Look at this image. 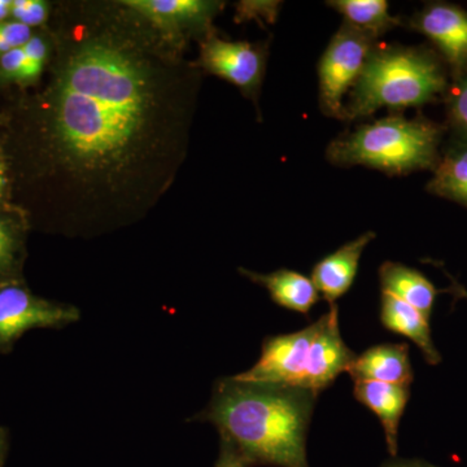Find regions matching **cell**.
<instances>
[{"mask_svg":"<svg viewBox=\"0 0 467 467\" xmlns=\"http://www.w3.org/2000/svg\"><path fill=\"white\" fill-rule=\"evenodd\" d=\"M353 380L410 386L414 379L407 343L378 344L358 356L348 371Z\"/></svg>","mask_w":467,"mask_h":467,"instance_id":"cell-14","label":"cell"},{"mask_svg":"<svg viewBox=\"0 0 467 467\" xmlns=\"http://www.w3.org/2000/svg\"><path fill=\"white\" fill-rule=\"evenodd\" d=\"M376 239V233L368 232L355 241L347 243L334 254L316 264L312 270V282L317 288L319 296L330 306L337 304L355 282L362 254L368 243Z\"/></svg>","mask_w":467,"mask_h":467,"instance_id":"cell-12","label":"cell"},{"mask_svg":"<svg viewBox=\"0 0 467 467\" xmlns=\"http://www.w3.org/2000/svg\"><path fill=\"white\" fill-rule=\"evenodd\" d=\"M32 38V27L17 21L0 23V57L5 52L24 47Z\"/></svg>","mask_w":467,"mask_h":467,"instance_id":"cell-24","label":"cell"},{"mask_svg":"<svg viewBox=\"0 0 467 467\" xmlns=\"http://www.w3.org/2000/svg\"><path fill=\"white\" fill-rule=\"evenodd\" d=\"M12 0H0V23L11 16Z\"/></svg>","mask_w":467,"mask_h":467,"instance_id":"cell-30","label":"cell"},{"mask_svg":"<svg viewBox=\"0 0 467 467\" xmlns=\"http://www.w3.org/2000/svg\"><path fill=\"white\" fill-rule=\"evenodd\" d=\"M427 192L467 207V144L454 143L441 156Z\"/></svg>","mask_w":467,"mask_h":467,"instance_id":"cell-18","label":"cell"},{"mask_svg":"<svg viewBox=\"0 0 467 467\" xmlns=\"http://www.w3.org/2000/svg\"><path fill=\"white\" fill-rule=\"evenodd\" d=\"M411 29L430 39L454 81L467 75V11L451 3H429L410 20Z\"/></svg>","mask_w":467,"mask_h":467,"instance_id":"cell-8","label":"cell"},{"mask_svg":"<svg viewBox=\"0 0 467 467\" xmlns=\"http://www.w3.org/2000/svg\"><path fill=\"white\" fill-rule=\"evenodd\" d=\"M444 128L429 119L389 116L335 140L327 149L333 164L365 165L389 174L434 169Z\"/></svg>","mask_w":467,"mask_h":467,"instance_id":"cell-4","label":"cell"},{"mask_svg":"<svg viewBox=\"0 0 467 467\" xmlns=\"http://www.w3.org/2000/svg\"><path fill=\"white\" fill-rule=\"evenodd\" d=\"M214 467H250L248 463L243 460L239 451L234 448L232 442L226 439L220 438V453Z\"/></svg>","mask_w":467,"mask_h":467,"instance_id":"cell-26","label":"cell"},{"mask_svg":"<svg viewBox=\"0 0 467 467\" xmlns=\"http://www.w3.org/2000/svg\"><path fill=\"white\" fill-rule=\"evenodd\" d=\"M48 9L42 0H12L11 17L23 26H39L47 21Z\"/></svg>","mask_w":467,"mask_h":467,"instance_id":"cell-23","label":"cell"},{"mask_svg":"<svg viewBox=\"0 0 467 467\" xmlns=\"http://www.w3.org/2000/svg\"><path fill=\"white\" fill-rule=\"evenodd\" d=\"M79 310L32 294L21 282L0 285V353H9L27 331L75 324Z\"/></svg>","mask_w":467,"mask_h":467,"instance_id":"cell-6","label":"cell"},{"mask_svg":"<svg viewBox=\"0 0 467 467\" xmlns=\"http://www.w3.org/2000/svg\"><path fill=\"white\" fill-rule=\"evenodd\" d=\"M317 321L296 333L267 337L263 343L259 361L236 374L247 382L282 384L301 387L308 368L310 347L317 333Z\"/></svg>","mask_w":467,"mask_h":467,"instance_id":"cell-7","label":"cell"},{"mask_svg":"<svg viewBox=\"0 0 467 467\" xmlns=\"http://www.w3.org/2000/svg\"><path fill=\"white\" fill-rule=\"evenodd\" d=\"M317 398L301 387L223 378L193 420L216 426L250 467H310L306 435Z\"/></svg>","mask_w":467,"mask_h":467,"instance_id":"cell-2","label":"cell"},{"mask_svg":"<svg viewBox=\"0 0 467 467\" xmlns=\"http://www.w3.org/2000/svg\"><path fill=\"white\" fill-rule=\"evenodd\" d=\"M26 54L23 73H21L20 84H33L41 77L43 69L48 58V45L41 36H33V38L23 47Z\"/></svg>","mask_w":467,"mask_h":467,"instance_id":"cell-22","label":"cell"},{"mask_svg":"<svg viewBox=\"0 0 467 467\" xmlns=\"http://www.w3.org/2000/svg\"><path fill=\"white\" fill-rule=\"evenodd\" d=\"M379 281L382 292L413 306L427 319L431 317L439 291L420 270L386 261L379 269Z\"/></svg>","mask_w":467,"mask_h":467,"instance_id":"cell-17","label":"cell"},{"mask_svg":"<svg viewBox=\"0 0 467 467\" xmlns=\"http://www.w3.org/2000/svg\"><path fill=\"white\" fill-rule=\"evenodd\" d=\"M26 232L21 218L0 212V285L21 282Z\"/></svg>","mask_w":467,"mask_h":467,"instance_id":"cell-20","label":"cell"},{"mask_svg":"<svg viewBox=\"0 0 467 467\" xmlns=\"http://www.w3.org/2000/svg\"><path fill=\"white\" fill-rule=\"evenodd\" d=\"M39 104L43 168L70 234L137 223L186 160L199 72L122 2L69 5Z\"/></svg>","mask_w":467,"mask_h":467,"instance_id":"cell-1","label":"cell"},{"mask_svg":"<svg viewBox=\"0 0 467 467\" xmlns=\"http://www.w3.org/2000/svg\"><path fill=\"white\" fill-rule=\"evenodd\" d=\"M318 328L310 347L308 368L303 380V389L321 393L348 371L358 356L344 343L339 328V310L337 304L330 306L326 315L317 319Z\"/></svg>","mask_w":467,"mask_h":467,"instance_id":"cell-9","label":"cell"},{"mask_svg":"<svg viewBox=\"0 0 467 467\" xmlns=\"http://www.w3.org/2000/svg\"><path fill=\"white\" fill-rule=\"evenodd\" d=\"M199 67L250 95L259 88L263 79L265 54L251 43L227 42L209 36L202 45Z\"/></svg>","mask_w":467,"mask_h":467,"instance_id":"cell-10","label":"cell"},{"mask_svg":"<svg viewBox=\"0 0 467 467\" xmlns=\"http://www.w3.org/2000/svg\"><path fill=\"white\" fill-rule=\"evenodd\" d=\"M447 90V67L434 51L376 46L344 106V119H362L383 107H420L439 99Z\"/></svg>","mask_w":467,"mask_h":467,"instance_id":"cell-3","label":"cell"},{"mask_svg":"<svg viewBox=\"0 0 467 467\" xmlns=\"http://www.w3.org/2000/svg\"><path fill=\"white\" fill-rule=\"evenodd\" d=\"M327 5L344 17V23L379 38L382 34L399 26L389 15L386 0H333Z\"/></svg>","mask_w":467,"mask_h":467,"instance_id":"cell-19","label":"cell"},{"mask_svg":"<svg viewBox=\"0 0 467 467\" xmlns=\"http://www.w3.org/2000/svg\"><path fill=\"white\" fill-rule=\"evenodd\" d=\"M353 395L359 404L370 409L382 423L389 454H398L399 425L407 408L410 389L374 380H355Z\"/></svg>","mask_w":467,"mask_h":467,"instance_id":"cell-13","label":"cell"},{"mask_svg":"<svg viewBox=\"0 0 467 467\" xmlns=\"http://www.w3.org/2000/svg\"><path fill=\"white\" fill-rule=\"evenodd\" d=\"M239 272L254 284L266 288L272 300L282 308L308 315L321 299L312 279L294 270L281 269L270 275H259L245 269H239Z\"/></svg>","mask_w":467,"mask_h":467,"instance_id":"cell-16","label":"cell"},{"mask_svg":"<svg viewBox=\"0 0 467 467\" xmlns=\"http://www.w3.org/2000/svg\"><path fill=\"white\" fill-rule=\"evenodd\" d=\"M382 467H436L431 465V463L425 462V461L420 460H402L396 459L393 457L392 460L386 461L383 463Z\"/></svg>","mask_w":467,"mask_h":467,"instance_id":"cell-27","label":"cell"},{"mask_svg":"<svg viewBox=\"0 0 467 467\" xmlns=\"http://www.w3.org/2000/svg\"><path fill=\"white\" fill-rule=\"evenodd\" d=\"M380 322L387 330L393 334L402 335L416 344L422 352L427 364H441V356L432 342L430 319H427L416 308L391 294L382 292Z\"/></svg>","mask_w":467,"mask_h":467,"instance_id":"cell-15","label":"cell"},{"mask_svg":"<svg viewBox=\"0 0 467 467\" xmlns=\"http://www.w3.org/2000/svg\"><path fill=\"white\" fill-rule=\"evenodd\" d=\"M447 275L448 278L451 279V285L450 288L447 290H442V292H450V294L453 295L454 299H466L467 300V290L463 285H461L456 279L453 278L451 275H448L447 272H444Z\"/></svg>","mask_w":467,"mask_h":467,"instance_id":"cell-28","label":"cell"},{"mask_svg":"<svg viewBox=\"0 0 467 467\" xmlns=\"http://www.w3.org/2000/svg\"><path fill=\"white\" fill-rule=\"evenodd\" d=\"M376 41L346 23L335 34L318 66L319 100L326 115L344 119V95L358 82Z\"/></svg>","mask_w":467,"mask_h":467,"instance_id":"cell-5","label":"cell"},{"mask_svg":"<svg viewBox=\"0 0 467 467\" xmlns=\"http://www.w3.org/2000/svg\"><path fill=\"white\" fill-rule=\"evenodd\" d=\"M8 453V431L5 427H0V467L5 462Z\"/></svg>","mask_w":467,"mask_h":467,"instance_id":"cell-29","label":"cell"},{"mask_svg":"<svg viewBox=\"0 0 467 467\" xmlns=\"http://www.w3.org/2000/svg\"><path fill=\"white\" fill-rule=\"evenodd\" d=\"M26 54L23 47L5 52L0 57V72L8 79H15L18 82L23 73Z\"/></svg>","mask_w":467,"mask_h":467,"instance_id":"cell-25","label":"cell"},{"mask_svg":"<svg viewBox=\"0 0 467 467\" xmlns=\"http://www.w3.org/2000/svg\"><path fill=\"white\" fill-rule=\"evenodd\" d=\"M126 7L146 18L160 32L183 38L187 29L207 30L221 3L205 0H125Z\"/></svg>","mask_w":467,"mask_h":467,"instance_id":"cell-11","label":"cell"},{"mask_svg":"<svg viewBox=\"0 0 467 467\" xmlns=\"http://www.w3.org/2000/svg\"><path fill=\"white\" fill-rule=\"evenodd\" d=\"M5 186H7V174H5V164L0 160V199H2L3 193H5Z\"/></svg>","mask_w":467,"mask_h":467,"instance_id":"cell-31","label":"cell"},{"mask_svg":"<svg viewBox=\"0 0 467 467\" xmlns=\"http://www.w3.org/2000/svg\"><path fill=\"white\" fill-rule=\"evenodd\" d=\"M448 119L457 142L467 144V75L456 79L447 90Z\"/></svg>","mask_w":467,"mask_h":467,"instance_id":"cell-21","label":"cell"}]
</instances>
